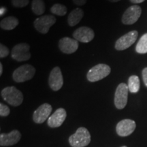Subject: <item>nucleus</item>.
I'll use <instances>...</instances> for the list:
<instances>
[{"instance_id":"nucleus-1","label":"nucleus","mask_w":147,"mask_h":147,"mask_svg":"<svg viewBox=\"0 0 147 147\" xmlns=\"http://www.w3.org/2000/svg\"><path fill=\"white\" fill-rule=\"evenodd\" d=\"M1 95L3 100L12 106H18L23 103V93L14 87L4 88L1 91Z\"/></svg>"},{"instance_id":"nucleus-2","label":"nucleus","mask_w":147,"mask_h":147,"mask_svg":"<svg viewBox=\"0 0 147 147\" xmlns=\"http://www.w3.org/2000/svg\"><path fill=\"white\" fill-rule=\"evenodd\" d=\"M91 142V135L85 127H79L76 133L69 138V142L72 147H84Z\"/></svg>"},{"instance_id":"nucleus-3","label":"nucleus","mask_w":147,"mask_h":147,"mask_svg":"<svg viewBox=\"0 0 147 147\" xmlns=\"http://www.w3.org/2000/svg\"><path fill=\"white\" fill-rule=\"evenodd\" d=\"M111 68L109 65L100 63L91 67L87 74V80L90 82H97L106 78L110 74Z\"/></svg>"},{"instance_id":"nucleus-4","label":"nucleus","mask_w":147,"mask_h":147,"mask_svg":"<svg viewBox=\"0 0 147 147\" xmlns=\"http://www.w3.org/2000/svg\"><path fill=\"white\" fill-rule=\"evenodd\" d=\"M36 74V69L29 64H25L16 68L12 74V78L16 82H23L31 80Z\"/></svg>"},{"instance_id":"nucleus-5","label":"nucleus","mask_w":147,"mask_h":147,"mask_svg":"<svg viewBox=\"0 0 147 147\" xmlns=\"http://www.w3.org/2000/svg\"><path fill=\"white\" fill-rule=\"evenodd\" d=\"M56 18L53 15H44L37 18L34 22L35 29L41 34H46L56 23Z\"/></svg>"},{"instance_id":"nucleus-6","label":"nucleus","mask_w":147,"mask_h":147,"mask_svg":"<svg viewBox=\"0 0 147 147\" xmlns=\"http://www.w3.org/2000/svg\"><path fill=\"white\" fill-rule=\"evenodd\" d=\"M29 50H30V46L28 44H18L12 49L11 53L12 58L18 62L29 60L31 58V53L29 52Z\"/></svg>"},{"instance_id":"nucleus-7","label":"nucleus","mask_w":147,"mask_h":147,"mask_svg":"<svg viewBox=\"0 0 147 147\" xmlns=\"http://www.w3.org/2000/svg\"><path fill=\"white\" fill-rule=\"evenodd\" d=\"M128 86L125 83L119 84L115 91V104L118 109H123L127 105L128 98Z\"/></svg>"},{"instance_id":"nucleus-8","label":"nucleus","mask_w":147,"mask_h":147,"mask_svg":"<svg viewBox=\"0 0 147 147\" xmlns=\"http://www.w3.org/2000/svg\"><path fill=\"white\" fill-rule=\"evenodd\" d=\"M138 36V33L137 31L134 30L128 32L117 40L115 43V49L117 51L125 50L136 41Z\"/></svg>"},{"instance_id":"nucleus-9","label":"nucleus","mask_w":147,"mask_h":147,"mask_svg":"<svg viewBox=\"0 0 147 147\" xmlns=\"http://www.w3.org/2000/svg\"><path fill=\"white\" fill-rule=\"evenodd\" d=\"M142 9L139 5H134L125 10L122 16V23L125 25H132L137 22L140 17Z\"/></svg>"},{"instance_id":"nucleus-10","label":"nucleus","mask_w":147,"mask_h":147,"mask_svg":"<svg viewBox=\"0 0 147 147\" xmlns=\"http://www.w3.org/2000/svg\"><path fill=\"white\" fill-rule=\"evenodd\" d=\"M49 84L53 91H59L63 87V78L59 67H55L51 70L49 78Z\"/></svg>"},{"instance_id":"nucleus-11","label":"nucleus","mask_w":147,"mask_h":147,"mask_svg":"<svg viewBox=\"0 0 147 147\" xmlns=\"http://www.w3.org/2000/svg\"><path fill=\"white\" fill-rule=\"evenodd\" d=\"M74 38L77 41L88 43L94 38V31L88 27H80L73 33Z\"/></svg>"},{"instance_id":"nucleus-12","label":"nucleus","mask_w":147,"mask_h":147,"mask_svg":"<svg viewBox=\"0 0 147 147\" xmlns=\"http://www.w3.org/2000/svg\"><path fill=\"white\" fill-rule=\"evenodd\" d=\"M52 106L49 104L45 103L42 104L38 107L33 115V119L36 123H43L48 118H49L51 112H52Z\"/></svg>"},{"instance_id":"nucleus-13","label":"nucleus","mask_w":147,"mask_h":147,"mask_svg":"<svg viewBox=\"0 0 147 147\" xmlns=\"http://www.w3.org/2000/svg\"><path fill=\"white\" fill-rule=\"evenodd\" d=\"M59 48L62 53L65 54H72L78 50V41L74 38L64 37L59 41Z\"/></svg>"},{"instance_id":"nucleus-14","label":"nucleus","mask_w":147,"mask_h":147,"mask_svg":"<svg viewBox=\"0 0 147 147\" xmlns=\"http://www.w3.org/2000/svg\"><path fill=\"white\" fill-rule=\"evenodd\" d=\"M136 122L131 119H124L121 121L117 125V133L119 136L122 137H125L131 134L135 130Z\"/></svg>"},{"instance_id":"nucleus-15","label":"nucleus","mask_w":147,"mask_h":147,"mask_svg":"<svg viewBox=\"0 0 147 147\" xmlns=\"http://www.w3.org/2000/svg\"><path fill=\"white\" fill-rule=\"evenodd\" d=\"M67 117L65 110L64 108H58L52 115L48 119V125L52 128L59 127L63 124Z\"/></svg>"},{"instance_id":"nucleus-16","label":"nucleus","mask_w":147,"mask_h":147,"mask_svg":"<svg viewBox=\"0 0 147 147\" xmlns=\"http://www.w3.org/2000/svg\"><path fill=\"white\" fill-rule=\"evenodd\" d=\"M21 134L18 130H13L9 134H1L0 135V145L1 146H12L18 142Z\"/></svg>"},{"instance_id":"nucleus-17","label":"nucleus","mask_w":147,"mask_h":147,"mask_svg":"<svg viewBox=\"0 0 147 147\" xmlns=\"http://www.w3.org/2000/svg\"><path fill=\"white\" fill-rule=\"evenodd\" d=\"M84 16V11L82 9L77 8L74 9L67 17V23L69 26L74 27L80 23Z\"/></svg>"},{"instance_id":"nucleus-18","label":"nucleus","mask_w":147,"mask_h":147,"mask_svg":"<svg viewBox=\"0 0 147 147\" xmlns=\"http://www.w3.org/2000/svg\"><path fill=\"white\" fill-rule=\"evenodd\" d=\"M19 24L18 18L14 17V16H8L3 18L0 23V27L3 30H12L17 27Z\"/></svg>"},{"instance_id":"nucleus-19","label":"nucleus","mask_w":147,"mask_h":147,"mask_svg":"<svg viewBox=\"0 0 147 147\" xmlns=\"http://www.w3.org/2000/svg\"><path fill=\"white\" fill-rule=\"evenodd\" d=\"M32 12L38 16H41L45 13L46 5L43 0H33L32 2Z\"/></svg>"},{"instance_id":"nucleus-20","label":"nucleus","mask_w":147,"mask_h":147,"mask_svg":"<svg viewBox=\"0 0 147 147\" xmlns=\"http://www.w3.org/2000/svg\"><path fill=\"white\" fill-rule=\"evenodd\" d=\"M128 89L131 93H136L138 92L140 88V82L138 76L132 75L129 78L128 80Z\"/></svg>"},{"instance_id":"nucleus-21","label":"nucleus","mask_w":147,"mask_h":147,"mask_svg":"<svg viewBox=\"0 0 147 147\" xmlns=\"http://www.w3.org/2000/svg\"><path fill=\"white\" fill-rule=\"evenodd\" d=\"M136 51L140 54H146L147 53V33L143 35L138 42Z\"/></svg>"},{"instance_id":"nucleus-22","label":"nucleus","mask_w":147,"mask_h":147,"mask_svg":"<svg viewBox=\"0 0 147 147\" xmlns=\"http://www.w3.org/2000/svg\"><path fill=\"white\" fill-rule=\"evenodd\" d=\"M51 13L59 16H65L67 14V9L65 5L61 3H55L51 7Z\"/></svg>"},{"instance_id":"nucleus-23","label":"nucleus","mask_w":147,"mask_h":147,"mask_svg":"<svg viewBox=\"0 0 147 147\" xmlns=\"http://www.w3.org/2000/svg\"><path fill=\"white\" fill-rule=\"evenodd\" d=\"M11 2L15 8H24L29 4V0H12Z\"/></svg>"},{"instance_id":"nucleus-24","label":"nucleus","mask_w":147,"mask_h":147,"mask_svg":"<svg viewBox=\"0 0 147 147\" xmlns=\"http://www.w3.org/2000/svg\"><path fill=\"white\" fill-rule=\"evenodd\" d=\"M10 108L2 103L0 104V115L1 117H7L10 115Z\"/></svg>"},{"instance_id":"nucleus-25","label":"nucleus","mask_w":147,"mask_h":147,"mask_svg":"<svg viewBox=\"0 0 147 147\" xmlns=\"http://www.w3.org/2000/svg\"><path fill=\"white\" fill-rule=\"evenodd\" d=\"M9 49L5 45H0V58H5L9 55Z\"/></svg>"},{"instance_id":"nucleus-26","label":"nucleus","mask_w":147,"mask_h":147,"mask_svg":"<svg viewBox=\"0 0 147 147\" xmlns=\"http://www.w3.org/2000/svg\"><path fill=\"white\" fill-rule=\"evenodd\" d=\"M142 78L144 84L147 87V67H145L142 70Z\"/></svg>"},{"instance_id":"nucleus-27","label":"nucleus","mask_w":147,"mask_h":147,"mask_svg":"<svg viewBox=\"0 0 147 147\" xmlns=\"http://www.w3.org/2000/svg\"><path fill=\"white\" fill-rule=\"evenodd\" d=\"M73 3L78 6H82L87 3V0H72Z\"/></svg>"},{"instance_id":"nucleus-28","label":"nucleus","mask_w":147,"mask_h":147,"mask_svg":"<svg viewBox=\"0 0 147 147\" xmlns=\"http://www.w3.org/2000/svg\"><path fill=\"white\" fill-rule=\"evenodd\" d=\"M144 1L145 0H130V1L134 3H140L143 2V1Z\"/></svg>"},{"instance_id":"nucleus-29","label":"nucleus","mask_w":147,"mask_h":147,"mask_svg":"<svg viewBox=\"0 0 147 147\" xmlns=\"http://www.w3.org/2000/svg\"><path fill=\"white\" fill-rule=\"evenodd\" d=\"M5 10H6V9L5 8H1L0 9V16H2L3 14H4Z\"/></svg>"},{"instance_id":"nucleus-30","label":"nucleus","mask_w":147,"mask_h":147,"mask_svg":"<svg viewBox=\"0 0 147 147\" xmlns=\"http://www.w3.org/2000/svg\"><path fill=\"white\" fill-rule=\"evenodd\" d=\"M3 73V65L2 63H0V76H1Z\"/></svg>"},{"instance_id":"nucleus-31","label":"nucleus","mask_w":147,"mask_h":147,"mask_svg":"<svg viewBox=\"0 0 147 147\" xmlns=\"http://www.w3.org/2000/svg\"><path fill=\"white\" fill-rule=\"evenodd\" d=\"M108 1H110V2L115 3V2H117V1H121V0H108Z\"/></svg>"},{"instance_id":"nucleus-32","label":"nucleus","mask_w":147,"mask_h":147,"mask_svg":"<svg viewBox=\"0 0 147 147\" xmlns=\"http://www.w3.org/2000/svg\"><path fill=\"white\" fill-rule=\"evenodd\" d=\"M121 147H127L126 146H121Z\"/></svg>"}]
</instances>
